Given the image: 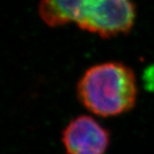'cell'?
I'll return each mask as SVG.
<instances>
[{"label":"cell","mask_w":154,"mask_h":154,"mask_svg":"<svg viewBox=\"0 0 154 154\" xmlns=\"http://www.w3.org/2000/svg\"><path fill=\"white\" fill-rule=\"evenodd\" d=\"M82 104L96 115L115 116L135 106L137 95L136 76L121 62L109 61L87 70L77 86Z\"/></svg>","instance_id":"1"},{"label":"cell","mask_w":154,"mask_h":154,"mask_svg":"<svg viewBox=\"0 0 154 154\" xmlns=\"http://www.w3.org/2000/svg\"><path fill=\"white\" fill-rule=\"evenodd\" d=\"M62 141L68 154H104L109 135L92 117L82 115L66 126Z\"/></svg>","instance_id":"3"},{"label":"cell","mask_w":154,"mask_h":154,"mask_svg":"<svg viewBox=\"0 0 154 154\" xmlns=\"http://www.w3.org/2000/svg\"><path fill=\"white\" fill-rule=\"evenodd\" d=\"M135 19L136 8L132 0H94L77 25L108 38L130 31Z\"/></svg>","instance_id":"2"},{"label":"cell","mask_w":154,"mask_h":154,"mask_svg":"<svg viewBox=\"0 0 154 154\" xmlns=\"http://www.w3.org/2000/svg\"><path fill=\"white\" fill-rule=\"evenodd\" d=\"M94 0H40L38 13L50 27L77 23L82 19Z\"/></svg>","instance_id":"4"}]
</instances>
